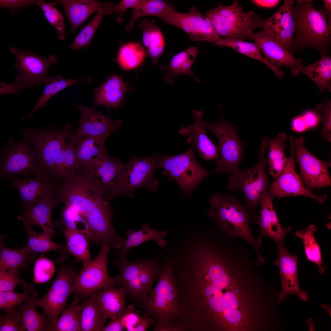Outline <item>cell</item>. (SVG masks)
<instances>
[{
	"instance_id": "obj_59",
	"label": "cell",
	"mask_w": 331,
	"mask_h": 331,
	"mask_svg": "<svg viewBox=\"0 0 331 331\" xmlns=\"http://www.w3.org/2000/svg\"><path fill=\"white\" fill-rule=\"evenodd\" d=\"M140 0H122L117 4L114 5V13L116 15V21L118 23L124 20L123 15L128 9L135 8Z\"/></svg>"
},
{
	"instance_id": "obj_58",
	"label": "cell",
	"mask_w": 331,
	"mask_h": 331,
	"mask_svg": "<svg viewBox=\"0 0 331 331\" xmlns=\"http://www.w3.org/2000/svg\"><path fill=\"white\" fill-rule=\"evenodd\" d=\"M37 0H0V7L9 9L13 17L16 12L19 9L24 7L33 6L36 4Z\"/></svg>"
},
{
	"instance_id": "obj_1",
	"label": "cell",
	"mask_w": 331,
	"mask_h": 331,
	"mask_svg": "<svg viewBox=\"0 0 331 331\" xmlns=\"http://www.w3.org/2000/svg\"><path fill=\"white\" fill-rule=\"evenodd\" d=\"M163 267L156 286L150 295L139 302L145 314L154 319L153 331H170L177 325H183L173 265L167 256H162Z\"/></svg>"
},
{
	"instance_id": "obj_30",
	"label": "cell",
	"mask_w": 331,
	"mask_h": 331,
	"mask_svg": "<svg viewBox=\"0 0 331 331\" xmlns=\"http://www.w3.org/2000/svg\"><path fill=\"white\" fill-rule=\"evenodd\" d=\"M57 2L65 11L73 34L89 16L107 5V2L95 0H59Z\"/></svg>"
},
{
	"instance_id": "obj_50",
	"label": "cell",
	"mask_w": 331,
	"mask_h": 331,
	"mask_svg": "<svg viewBox=\"0 0 331 331\" xmlns=\"http://www.w3.org/2000/svg\"><path fill=\"white\" fill-rule=\"evenodd\" d=\"M33 286L31 283H26L23 286L24 291L21 294L13 291H0V309H4L6 313L16 309L29 299L34 290Z\"/></svg>"
},
{
	"instance_id": "obj_64",
	"label": "cell",
	"mask_w": 331,
	"mask_h": 331,
	"mask_svg": "<svg viewBox=\"0 0 331 331\" xmlns=\"http://www.w3.org/2000/svg\"><path fill=\"white\" fill-rule=\"evenodd\" d=\"M323 6L328 17L329 25L331 27V0H324Z\"/></svg>"
},
{
	"instance_id": "obj_57",
	"label": "cell",
	"mask_w": 331,
	"mask_h": 331,
	"mask_svg": "<svg viewBox=\"0 0 331 331\" xmlns=\"http://www.w3.org/2000/svg\"><path fill=\"white\" fill-rule=\"evenodd\" d=\"M134 305H129L126 311L121 316L122 322L127 331H134L140 315Z\"/></svg>"
},
{
	"instance_id": "obj_41",
	"label": "cell",
	"mask_w": 331,
	"mask_h": 331,
	"mask_svg": "<svg viewBox=\"0 0 331 331\" xmlns=\"http://www.w3.org/2000/svg\"><path fill=\"white\" fill-rule=\"evenodd\" d=\"M215 44L231 48L245 55L262 62L269 67L279 78H282L284 75L283 72L279 67L270 64L265 60L260 49L254 42L221 37Z\"/></svg>"
},
{
	"instance_id": "obj_12",
	"label": "cell",
	"mask_w": 331,
	"mask_h": 331,
	"mask_svg": "<svg viewBox=\"0 0 331 331\" xmlns=\"http://www.w3.org/2000/svg\"><path fill=\"white\" fill-rule=\"evenodd\" d=\"M159 18L165 22L183 30L194 41H204L215 44L220 37L215 31L210 20L195 7L189 12L183 13L175 10L172 6Z\"/></svg>"
},
{
	"instance_id": "obj_39",
	"label": "cell",
	"mask_w": 331,
	"mask_h": 331,
	"mask_svg": "<svg viewBox=\"0 0 331 331\" xmlns=\"http://www.w3.org/2000/svg\"><path fill=\"white\" fill-rule=\"evenodd\" d=\"M65 237L66 247L62 252L68 257L71 255L83 264L90 261V255L88 238L83 233L67 228H61Z\"/></svg>"
},
{
	"instance_id": "obj_55",
	"label": "cell",
	"mask_w": 331,
	"mask_h": 331,
	"mask_svg": "<svg viewBox=\"0 0 331 331\" xmlns=\"http://www.w3.org/2000/svg\"><path fill=\"white\" fill-rule=\"evenodd\" d=\"M316 110L323 122L321 135L324 139L331 141V102L330 100H325L324 103L320 104Z\"/></svg>"
},
{
	"instance_id": "obj_23",
	"label": "cell",
	"mask_w": 331,
	"mask_h": 331,
	"mask_svg": "<svg viewBox=\"0 0 331 331\" xmlns=\"http://www.w3.org/2000/svg\"><path fill=\"white\" fill-rule=\"evenodd\" d=\"M204 111L201 109L193 110L192 112L194 123L183 126L179 133L188 137L187 143L192 142L200 156L207 160H218L219 158L218 146L207 136L203 116Z\"/></svg>"
},
{
	"instance_id": "obj_20",
	"label": "cell",
	"mask_w": 331,
	"mask_h": 331,
	"mask_svg": "<svg viewBox=\"0 0 331 331\" xmlns=\"http://www.w3.org/2000/svg\"><path fill=\"white\" fill-rule=\"evenodd\" d=\"M249 38L259 48L267 62L279 67L282 66L289 68L293 76H296L297 70L304 65L302 59L294 57L264 29L256 33L252 32Z\"/></svg>"
},
{
	"instance_id": "obj_27",
	"label": "cell",
	"mask_w": 331,
	"mask_h": 331,
	"mask_svg": "<svg viewBox=\"0 0 331 331\" xmlns=\"http://www.w3.org/2000/svg\"><path fill=\"white\" fill-rule=\"evenodd\" d=\"M198 53L197 47H190L173 56L168 65L161 66L160 69L163 74L165 81L173 84L178 77L188 75L196 82H199V78L192 69Z\"/></svg>"
},
{
	"instance_id": "obj_35",
	"label": "cell",
	"mask_w": 331,
	"mask_h": 331,
	"mask_svg": "<svg viewBox=\"0 0 331 331\" xmlns=\"http://www.w3.org/2000/svg\"><path fill=\"white\" fill-rule=\"evenodd\" d=\"M321 59L309 65L302 66L296 70L307 75L316 84L321 93L331 90V58L329 53L321 54Z\"/></svg>"
},
{
	"instance_id": "obj_52",
	"label": "cell",
	"mask_w": 331,
	"mask_h": 331,
	"mask_svg": "<svg viewBox=\"0 0 331 331\" xmlns=\"http://www.w3.org/2000/svg\"><path fill=\"white\" fill-rule=\"evenodd\" d=\"M55 271L54 263L42 256L36 260L33 270V280L37 283L48 282L53 276Z\"/></svg>"
},
{
	"instance_id": "obj_33",
	"label": "cell",
	"mask_w": 331,
	"mask_h": 331,
	"mask_svg": "<svg viewBox=\"0 0 331 331\" xmlns=\"http://www.w3.org/2000/svg\"><path fill=\"white\" fill-rule=\"evenodd\" d=\"M126 292L121 287L112 286L95 293L97 302L107 318H116L127 310Z\"/></svg>"
},
{
	"instance_id": "obj_40",
	"label": "cell",
	"mask_w": 331,
	"mask_h": 331,
	"mask_svg": "<svg viewBox=\"0 0 331 331\" xmlns=\"http://www.w3.org/2000/svg\"><path fill=\"white\" fill-rule=\"evenodd\" d=\"M83 82L91 84L92 78L89 77L82 79H71L62 77L59 73L54 77L49 78L45 83L43 93L35 106L28 114L22 118V120L32 117L36 111L43 107L50 98L60 91L74 84Z\"/></svg>"
},
{
	"instance_id": "obj_47",
	"label": "cell",
	"mask_w": 331,
	"mask_h": 331,
	"mask_svg": "<svg viewBox=\"0 0 331 331\" xmlns=\"http://www.w3.org/2000/svg\"><path fill=\"white\" fill-rule=\"evenodd\" d=\"M108 2L106 6L97 12L93 19L81 30L69 46L73 49L80 50L89 46L101 20L105 14H109Z\"/></svg>"
},
{
	"instance_id": "obj_24",
	"label": "cell",
	"mask_w": 331,
	"mask_h": 331,
	"mask_svg": "<svg viewBox=\"0 0 331 331\" xmlns=\"http://www.w3.org/2000/svg\"><path fill=\"white\" fill-rule=\"evenodd\" d=\"M272 200L268 194L263 198L260 203V215L254 221L259 229V235L257 239L258 243L262 246L263 238L267 237L275 242L277 249L284 245L285 237L292 227L284 228L281 225Z\"/></svg>"
},
{
	"instance_id": "obj_45",
	"label": "cell",
	"mask_w": 331,
	"mask_h": 331,
	"mask_svg": "<svg viewBox=\"0 0 331 331\" xmlns=\"http://www.w3.org/2000/svg\"><path fill=\"white\" fill-rule=\"evenodd\" d=\"M172 6L167 2L162 0H140L133 9L131 17L126 25V29L131 31L135 21L142 17L149 16L159 17Z\"/></svg>"
},
{
	"instance_id": "obj_46",
	"label": "cell",
	"mask_w": 331,
	"mask_h": 331,
	"mask_svg": "<svg viewBox=\"0 0 331 331\" xmlns=\"http://www.w3.org/2000/svg\"><path fill=\"white\" fill-rule=\"evenodd\" d=\"M166 253L165 250L157 257L148 259L146 263L140 274L139 280L142 288L143 299L150 293L154 282L158 279L161 274L163 262L162 260L159 262L158 260Z\"/></svg>"
},
{
	"instance_id": "obj_19",
	"label": "cell",
	"mask_w": 331,
	"mask_h": 331,
	"mask_svg": "<svg viewBox=\"0 0 331 331\" xmlns=\"http://www.w3.org/2000/svg\"><path fill=\"white\" fill-rule=\"evenodd\" d=\"M278 257L275 264L278 267L280 275L281 289L279 291V299L282 303L287 295H295L302 301L307 302L308 295L301 290L299 281L297 266V256L291 254L284 245L276 249Z\"/></svg>"
},
{
	"instance_id": "obj_31",
	"label": "cell",
	"mask_w": 331,
	"mask_h": 331,
	"mask_svg": "<svg viewBox=\"0 0 331 331\" xmlns=\"http://www.w3.org/2000/svg\"><path fill=\"white\" fill-rule=\"evenodd\" d=\"M5 237L0 236V269L9 270H18L20 268L28 269L30 262L34 261L37 253L27 246L22 248L10 249L4 245Z\"/></svg>"
},
{
	"instance_id": "obj_6",
	"label": "cell",
	"mask_w": 331,
	"mask_h": 331,
	"mask_svg": "<svg viewBox=\"0 0 331 331\" xmlns=\"http://www.w3.org/2000/svg\"><path fill=\"white\" fill-rule=\"evenodd\" d=\"M158 168L156 154L145 158L133 157L126 164H124L116 181L105 198L110 201L121 195L131 198L134 192L141 188H148L156 193L159 181L153 177L154 170Z\"/></svg>"
},
{
	"instance_id": "obj_22",
	"label": "cell",
	"mask_w": 331,
	"mask_h": 331,
	"mask_svg": "<svg viewBox=\"0 0 331 331\" xmlns=\"http://www.w3.org/2000/svg\"><path fill=\"white\" fill-rule=\"evenodd\" d=\"M81 113L79 125L75 134L80 136L108 137L122 124V120H112L94 108L75 105Z\"/></svg>"
},
{
	"instance_id": "obj_48",
	"label": "cell",
	"mask_w": 331,
	"mask_h": 331,
	"mask_svg": "<svg viewBox=\"0 0 331 331\" xmlns=\"http://www.w3.org/2000/svg\"><path fill=\"white\" fill-rule=\"evenodd\" d=\"M28 237L27 246L32 251L36 253H44L51 251L63 252L64 248L53 242L51 239L44 236L41 232L37 233L33 230L32 227L25 225Z\"/></svg>"
},
{
	"instance_id": "obj_3",
	"label": "cell",
	"mask_w": 331,
	"mask_h": 331,
	"mask_svg": "<svg viewBox=\"0 0 331 331\" xmlns=\"http://www.w3.org/2000/svg\"><path fill=\"white\" fill-rule=\"evenodd\" d=\"M292 11L294 53L306 48L316 49L321 54L329 53L331 45V27L324 6L318 9L310 0H298L294 1Z\"/></svg>"
},
{
	"instance_id": "obj_4",
	"label": "cell",
	"mask_w": 331,
	"mask_h": 331,
	"mask_svg": "<svg viewBox=\"0 0 331 331\" xmlns=\"http://www.w3.org/2000/svg\"><path fill=\"white\" fill-rule=\"evenodd\" d=\"M219 36L244 40L250 39V34L255 29L264 26L262 19L253 11L244 12L242 6L235 1L229 6L221 2L206 13Z\"/></svg>"
},
{
	"instance_id": "obj_13",
	"label": "cell",
	"mask_w": 331,
	"mask_h": 331,
	"mask_svg": "<svg viewBox=\"0 0 331 331\" xmlns=\"http://www.w3.org/2000/svg\"><path fill=\"white\" fill-rule=\"evenodd\" d=\"M295 158L300 169L299 176L305 187L312 192L320 188L329 187L331 178L328 171L331 162L323 161L305 147V138L293 136Z\"/></svg>"
},
{
	"instance_id": "obj_44",
	"label": "cell",
	"mask_w": 331,
	"mask_h": 331,
	"mask_svg": "<svg viewBox=\"0 0 331 331\" xmlns=\"http://www.w3.org/2000/svg\"><path fill=\"white\" fill-rule=\"evenodd\" d=\"M146 55V50L140 43H127L120 48L117 61L122 69L131 70L141 65Z\"/></svg>"
},
{
	"instance_id": "obj_21",
	"label": "cell",
	"mask_w": 331,
	"mask_h": 331,
	"mask_svg": "<svg viewBox=\"0 0 331 331\" xmlns=\"http://www.w3.org/2000/svg\"><path fill=\"white\" fill-rule=\"evenodd\" d=\"M294 1L284 0L280 8L265 20L264 29L278 41L289 52L294 53L292 46L294 24L292 11Z\"/></svg>"
},
{
	"instance_id": "obj_9",
	"label": "cell",
	"mask_w": 331,
	"mask_h": 331,
	"mask_svg": "<svg viewBox=\"0 0 331 331\" xmlns=\"http://www.w3.org/2000/svg\"><path fill=\"white\" fill-rule=\"evenodd\" d=\"M67 259L61 255L56 260L60 269L55 281L44 296L40 298L37 295L34 300L36 306L43 309V313L48 316L51 324L55 322L66 309L67 299L78 274L73 265L65 263Z\"/></svg>"
},
{
	"instance_id": "obj_25",
	"label": "cell",
	"mask_w": 331,
	"mask_h": 331,
	"mask_svg": "<svg viewBox=\"0 0 331 331\" xmlns=\"http://www.w3.org/2000/svg\"><path fill=\"white\" fill-rule=\"evenodd\" d=\"M113 263L119 269L120 274L118 285L123 288L132 300L139 303L143 296L139 277L148 259L138 258L136 261H131L127 256H115Z\"/></svg>"
},
{
	"instance_id": "obj_36",
	"label": "cell",
	"mask_w": 331,
	"mask_h": 331,
	"mask_svg": "<svg viewBox=\"0 0 331 331\" xmlns=\"http://www.w3.org/2000/svg\"><path fill=\"white\" fill-rule=\"evenodd\" d=\"M287 137V135L283 132H279L273 138L264 137L269 146L267 161L268 172L275 180L282 172L288 161V158L284 152Z\"/></svg>"
},
{
	"instance_id": "obj_34",
	"label": "cell",
	"mask_w": 331,
	"mask_h": 331,
	"mask_svg": "<svg viewBox=\"0 0 331 331\" xmlns=\"http://www.w3.org/2000/svg\"><path fill=\"white\" fill-rule=\"evenodd\" d=\"M139 26L142 30V41L144 46L147 48V54L151 58L153 65L155 66L165 49L162 31L154 20L142 19Z\"/></svg>"
},
{
	"instance_id": "obj_61",
	"label": "cell",
	"mask_w": 331,
	"mask_h": 331,
	"mask_svg": "<svg viewBox=\"0 0 331 331\" xmlns=\"http://www.w3.org/2000/svg\"><path fill=\"white\" fill-rule=\"evenodd\" d=\"M150 317L145 314H140L134 331H145L150 325H154L155 321L153 317L150 318Z\"/></svg>"
},
{
	"instance_id": "obj_62",
	"label": "cell",
	"mask_w": 331,
	"mask_h": 331,
	"mask_svg": "<svg viewBox=\"0 0 331 331\" xmlns=\"http://www.w3.org/2000/svg\"><path fill=\"white\" fill-rule=\"evenodd\" d=\"M120 316L112 319L107 325H105L102 331H124V327L122 322Z\"/></svg>"
},
{
	"instance_id": "obj_2",
	"label": "cell",
	"mask_w": 331,
	"mask_h": 331,
	"mask_svg": "<svg viewBox=\"0 0 331 331\" xmlns=\"http://www.w3.org/2000/svg\"><path fill=\"white\" fill-rule=\"evenodd\" d=\"M210 207L207 215L214 226L227 237L237 239L241 237L253 248L261 264L265 262L258 243L250 230L249 221L253 219V213L239 202L235 195H227L217 193L209 200Z\"/></svg>"
},
{
	"instance_id": "obj_60",
	"label": "cell",
	"mask_w": 331,
	"mask_h": 331,
	"mask_svg": "<svg viewBox=\"0 0 331 331\" xmlns=\"http://www.w3.org/2000/svg\"><path fill=\"white\" fill-rule=\"evenodd\" d=\"M28 86L22 83L16 82L14 83H0V94L17 95Z\"/></svg>"
},
{
	"instance_id": "obj_16",
	"label": "cell",
	"mask_w": 331,
	"mask_h": 331,
	"mask_svg": "<svg viewBox=\"0 0 331 331\" xmlns=\"http://www.w3.org/2000/svg\"><path fill=\"white\" fill-rule=\"evenodd\" d=\"M291 153L286 166L281 174L268 186V194L273 200L277 197L303 196L323 204L327 198L325 194L319 196L308 190L297 173L295 165V146L293 136L289 137Z\"/></svg>"
},
{
	"instance_id": "obj_29",
	"label": "cell",
	"mask_w": 331,
	"mask_h": 331,
	"mask_svg": "<svg viewBox=\"0 0 331 331\" xmlns=\"http://www.w3.org/2000/svg\"><path fill=\"white\" fill-rule=\"evenodd\" d=\"M132 90L120 76L113 74L94 89L96 104L116 109L122 103L124 96Z\"/></svg>"
},
{
	"instance_id": "obj_49",
	"label": "cell",
	"mask_w": 331,
	"mask_h": 331,
	"mask_svg": "<svg viewBox=\"0 0 331 331\" xmlns=\"http://www.w3.org/2000/svg\"><path fill=\"white\" fill-rule=\"evenodd\" d=\"M57 2H46L44 0H37L36 5L41 8L48 22L57 30L59 40L66 37L65 28L63 16L55 7Z\"/></svg>"
},
{
	"instance_id": "obj_51",
	"label": "cell",
	"mask_w": 331,
	"mask_h": 331,
	"mask_svg": "<svg viewBox=\"0 0 331 331\" xmlns=\"http://www.w3.org/2000/svg\"><path fill=\"white\" fill-rule=\"evenodd\" d=\"M61 224V228H67L84 233L86 236L88 228L85 220L71 206L65 204L60 219L57 224Z\"/></svg>"
},
{
	"instance_id": "obj_32",
	"label": "cell",
	"mask_w": 331,
	"mask_h": 331,
	"mask_svg": "<svg viewBox=\"0 0 331 331\" xmlns=\"http://www.w3.org/2000/svg\"><path fill=\"white\" fill-rule=\"evenodd\" d=\"M168 234L166 230L154 229L148 223L143 224L139 230L128 229L126 232L128 238L124 239L123 248L116 250L115 256H127L130 249L149 240L155 241L159 247H164L167 244L164 238Z\"/></svg>"
},
{
	"instance_id": "obj_7",
	"label": "cell",
	"mask_w": 331,
	"mask_h": 331,
	"mask_svg": "<svg viewBox=\"0 0 331 331\" xmlns=\"http://www.w3.org/2000/svg\"><path fill=\"white\" fill-rule=\"evenodd\" d=\"M195 147L192 143L189 148L179 155L156 156L158 168H162V173L170 181H176L182 194L191 193L207 176L215 173L204 169L195 155Z\"/></svg>"
},
{
	"instance_id": "obj_42",
	"label": "cell",
	"mask_w": 331,
	"mask_h": 331,
	"mask_svg": "<svg viewBox=\"0 0 331 331\" xmlns=\"http://www.w3.org/2000/svg\"><path fill=\"white\" fill-rule=\"evenodd\" d=\"M74 297L70 307L61 314L60 318L50 323L48 331H81V316L82 309L78 295Z\"/></svg>"
},
{
	"instance_id": "obj_63",
	"label": "cell",
	"mask_w": 331,
	"mask_h": 331,
	"mask_svg": "<svg viewBox=\"0 0 331 331\" xmlns=\"http://www.w3.org/2000/svg\"><path fill=\"white\" fill-rule=\"evenodd\" d=\"M253 3L261 7L266 8L272 7L276 6L279 3L280 1L274 0H259L251 1Z\"/></svg>"
},
{
	"instance_id": "obj_28",
	"label": "cell",
	"mask_w": 331,
	"mask_h": 331,
	"mask_svg": "<svg viewBox=\"0 0 331 331\" xmlns=\"http://www.w3.org/2000/svg\"><path fill=\"white\" fill-rule=\"evenodd\" d=\"M108 137H89L70 134L75 150L79 169L86 167L106 153L105 143Z\"/></svg>"
},
{
	"instance_id": "obj_18",
	"label": "cell",
	"mask_w": 331,
	"mask_h": 331,
	"mask_svg": "<svg viewBox=\"0 0 331 331\" xmlns=\"http://www.w3.org/2000/svg\"><path fill=\"white\" fill-rule=\"evenodd\" d=\"M33 177L20 179L11 176L10 185L19 191L23 204H36L56 198L57 185L42 169Z\"/></svg>"
},
{
	"instance_id": "obj_37",
	"label": "cell",
	"mask_w": 331,
	"mask_h": 331,
	"mask_svg": "<svg viewBox=\"0 0 331 331\" xmlns=\"http://www.w3.org/2000/svg\"><path fill=\"white\" fill-rule=\"evenodd\" d=\"M37 295L34 289L29 299L19 306L21 323L28 331H48L50 319L44 313L40 314L36 309L34 299Z\"/></svg>"
},
{
	"instance_id": "obj_14",
	"label": "cell",
	"mask_w": 331,
	"mask_h": 331,
	"mask_svg": "<svg viewBox=\"0 0 331 331\" xmlns=\"http://www.w3.org/2000/svg\"><path fill=\"white\" fill-rule=\"evenodd\" d=\"M10 51L16 58L14 66L17 70L16 82L22 83L28 87H35L45 83L49 77V69L56 63L57 57L50 55L44 57L35 55L30 51L21 50L13 46Z\"/></svg>"
},
{
	"instance_id": "obj_10",
	"label": "cell",
	"mask_w": 331,
	"mask_h": 331,
	"mask_svg": "<svg viewBox=\"0 0 331 331\" xmlns=\"http://www.w3.org/2000/svg\"><path fill=\"white\" fill-rule=\"evenodd\" d=\"M110 249L106 245L101 246L95 258L83 264L74 283L71 294L88 297L106 288L118 284L120 275L112 277L108 272L107 258Z\"/></svg>"
},
{
	"instance_id": "obj_11",
	"label": "cell",
	"mask_w": 331,
	"mask_h": 331,
	"mask_svg": "<svg viewBox=\"0 0 331 331\" xmlns=\"http://www.w3.org/2000/svg\"><path fill=\"white\" fill-rule=\"evenodd\" d=\"M22 133L34 148L40 168L51 178L56 159L70 134L65 130L32 128H25Z\"/></svg>"
},
{
	"instance_id": "obj_56",
	"label": "cell",
	"mask_w": 331,
	"mask_h": 331,
	"mask_svg": "<svg viewBox=\"0 0 331 331\" xmlns=\"http://www.w3.org/2000/svg\"><path fill=\"white\" fill-rule=\"evenodd\" d=\"M69 136L68 141L67 142L65 153V162L68 181L75 176L79 170L75 150Z\"/></svg>"
},
{
	"instance_id": "obj_15",
	"label": "cell",
	"mask_w": 331,
	"mask_h": 331,
	"mask_svg": "<svg viewBox=\"0 0 331 331\" xmlns=\"http://www.w3.org/2000/svg\"><path fill=\"white\" fill-rule=\"evenodd\" d=\"M41 169L34 148L25 140L12 145L1 152V177L8 178L13 175L29 177Z\"/></svg>"
},
{
	"instance_id": "obj_54",
	"label": "cell",
	"mask_w": 331,
	"mask_h": 331,
	"mask_svg": "<svg viewBox=\"0 0 331 331\" xmlns=\"http://www.w3.org/2000/svg\"><path fill=\"white\" fill-rule=\"evenodd\" d=\"M20 271L0 269V291H14L18 285L24 286L26 283L25 280L19 277Z\"/></svg>"
},
{
	"instance_id": "obj_26",
	"label": "cell",
	"mask_w": 331,
	"mask_h": 331,
	"mask_svg": "<svg viewBox=\"0 0 331 331\" xmlns=\"http://www.w3.org/2000/svg\"><path fill=\"white\" fill-rule=\"evenodd\" d=\"M59 202L55 198L36 204H23L22 212L17 218L24 225L39 226L42 229L44 235L51 239L55 234L51 214L53 208Z\"/></svg>"
},
{
	"instance_id": "obj_17",
	"label": "cell",
	"mask_w": 331,
	"mask_h": 331,
	"mask_svg": "<svg viewBox=\"0 0 331 331\" xmlns=\"http://www.w3.org/2000/svg\"><path fill=\"white\" fill-rule=\"evenodd\" d=\"M123 164L119 159L110 158L106 153L79 171L105 199L115 184Z\"/></svg>"
},
{
	"instance_id": "obj_5",
	"label": "cell",
	"mask_w": 331,
	"mask_h": 331,
	"mask_svg": "<svg viewBox=\"0 0 331 331\" xmlns=\"http://www.w3.org/2000/svg\"><path fill=\"white\" fill-rule=\"evenodd\" d=\"M268 144L264 138L259 150V159L257 164L246 170L239 169L229 173V182L226 188L239 191L244 196L248 209L253 215V219L258 216L256 209L263 198L268 194V181L265 171L267 163L265 154Z\"/></svg>"
},
{
	"instance_id": "obj_38",
	"label": "cell",
	"mask_w": 331,
	"mask_h": 331,
	"mask_svg": "<svg viewBox=\"0 0 331 331\" xmlns=\"http://www.w3.org/2000/svg\"><path fill=\"white\" fill-rule=\"evenodd\" d=\"M82 303L81 326L82 331H101L107 318L97 300L95 293L88 297Z\"/></svg>"
},
{
	"instance_id": "obj_53",
	"label": "cell",
	"mask_w": 331,
	"mask_h": 331,
	"mask_svg": "<svg viewBox=\"0 0 331 331\" xmlns=\"http://www.w3.org/2000/svg\"><path fill=\"white\" fill-rule=\"evenodd\" d=\"M19 310L15 309L0 314V331H25Z\"/></svg>"
},
{
	"instance_id": "obj_43",
	"label": "cell",
	"mask_w": 331,
	"mask_h": 331,
	"mask_svg": "<svg viewBox=\"0 0 331 331\" xmlns=\"http://www.w3.org/2000/svg\"><path fill=\"white\" fill-rule=\"evenodd\" d=\"M317 231L316 226L311 224L304 230H296L295 234L303 243L307 260L317 264L319 273L321 275L325 271V268L322 264L325 265L322 259L320 247L314 236V233Z\"/></svg>"
},
{
	"instance_id": "obj_8",
	"label": "cell",
	"mask_w": 331,
	"mask_h": 331,
	"mask_svg": "<svg viewBox=\"0 0 331 331\" xmlns=\"http://www.w3.org/2000/svg\"><path fill=\"white\" fill-rule=\"evenodd\" d=\"M205 128L214 133L218 141L220 158L217 160L214 172L221 174L239 169L245 144L239 138L238 128L226 121L222 113L216 123L204 122Z\"/></svg>"
}]
</instances>
